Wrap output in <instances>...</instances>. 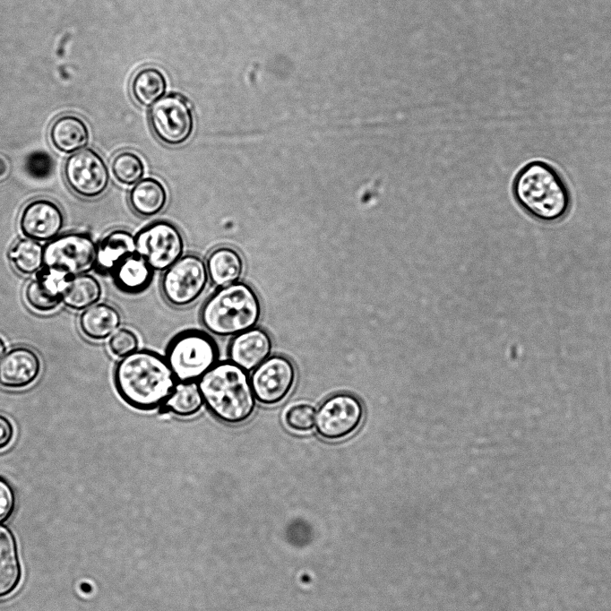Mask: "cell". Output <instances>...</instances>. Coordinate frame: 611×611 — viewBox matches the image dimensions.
<instances>
[{
    "mask_svg": "<svg viewBox=\"0 0 611 611\" xmlns=\"http://www.w3.org/2000/svg\"><path fill=\"white\" fill-rule=\"evenodd\" d=\"M113 379L119 397L141 411L159 409L177 383L165 357L150 349H136L123 357Z\"/></svg>",
    "mask_w": 611,
    "mask_h": 611,
    "instance_id": "obj_1",
    "label": "cell"
},
{
    "mask_svg": "<svg viewBox=\"0 0 611 611\" xmlns=\"http://www.w3.org/2000/svg\"><path fill=\"white\" fill-rule=\"evenodd\" d=\"M197 383L204 405L219 421L237 426L254 415L257 400L248 372L230 360L219 361Z\"/></svg>",
    "mask_w": 611,
    "mask_h": 611,
    "instance_id": "obj_2",
    "label": "cell"
},
{
    "mask_svg": "<svg viewBox=\"0 0 611 611\" xmlns=\"http://www.w3.org/2000/svg\"><path fill=\"white\" fill-rule=\"evenodd\" d=\"M512 193L528 214L543 222L560 220L571 205V195L561 176L552 166L540 160L526 164L517 173Z\"/></svg>",
    "mask_w": 611,
    "mask_h": 611,
    "instance_id": "obj_3",
    "label": "cell"
},
{
    "mask_svg": "<svg viewBox=\"0 0 611 611\" xmlns=\"http://www.w3.org/2000/svg\"><path fill=\"white\" fill-rule=\"evenodd\" d=\"M261 314L262 305L255 290L237 281L219 288L205 301L200 321L208 332L230 337L255 327Z\"/></svg>",
    "mask_w": 611,
    "mask_h": 611,
    "instance_id": "obj_4",
    "label": "cell"
},
{
    "mask_svg": "<svg viewBox=\"0 0 611 611\" xmlns=\"http://www.w3.org/2000/svg\"><path fill=\"white\" fill-rule=\"evenodd\" d=\"M164 357L178 382H197L219 362V349L208 332L185 330L169 340Z\"/></svg>",
    "mask_w": 611,
    "mask_h": 611,
    "instance_id": "obj_5",
    "label": "cell"
},
{
    "mask_svg": "<svg viewBox=\"0 0 611 611\" xmlns=\"http://www.w3.org/2000/svg\"><path fill=\"white\" fill-rule=\"evenodd\" d=\"M209 276L206 263L198 255L179 258L162 276L160 288L165 300L175 307L194 304L203 293Z\"/></svg>",
    "mask_w": 611,
    "mask_h": 611,
    "instance_id": "obj_6",
    "label": "cell"
},
{
    "mask_svg": "<svg viewBox=\"0 0 611 611\" xmlns=\"http://www.w3.org/2000/svg\"><path fill=\"white\" fill-rule=\"evenodd\" d=\"M97 245L84 233H67L44 246L43 267L73 278L90 271L96 263Z\"/></svg>",
    "mask_w": 611,
    "mask_h": 611,
    "instance_id": "obj_7",
    "label": "cell"
},
{
    "mask_svg": "<svg viewBox=\"0 0 611 611\" xmlns=\"http://www.w3.org/2000/svg\"><path fill=\"white\" fill-rule=\"evenodd\" d=\"M135 246L136 254L142 256L153 271H163L181 258L184 238L174 224L158 220L137 233Z\"/></svg>",
    "mask_w": 611,
    "mask_h": 611,
    "instance_id": "obj_8",
    "label": "cell"
},
{
    "mask_svg": "<svg viewBox=\"0 0 611 611\" xmlns=\"http://www.w3.org/2000/svg\"><path fill=\"white\" fill-rule=\"evenodd\" d=\"M149 123L156 138L168 146L185 143L194 131L192 109L186 99L176 93L154 103L150 110Z\"/></svg>",
    "mask_w": 611,
    "mask_h": 611,
    "instance_id": "obj_9",
    "label": "cell"
},
{
    "mask_svg": "<svg viewBox=\"0 0 611 611\" xmlns=\"http://www.w3.org/2000/svg\"><path fill=\"white\" fill-rule=\"evenodd\" d=\"M364 418L360 400L349 392L335 393L318 408L314 425L317 434L327 440H340L353 434Z\"/></svg>",
    "mask_w": 611,
    "mask_h": 611,
    "instance_id": "obj_10",
    "label": "cell"
},
{
    "mask_svg": "<svg viewBox=\"0 0 611 611\" xmlns=\"http://www.w3.org/2000/svg\"><path fill=\"white\" fill-rule=\"evenodd\" d=\"M64 177L74 194L89 199L101 195L109 183V172L104 159L91 149L81 150L66 159Z\"/></svg>",
    "mask_w": 611,
    "mask_h": 611,
    "instance_id": "obj_11",
    "label": "cell"
},
{
    "mask_svg": "<svg viewBox=\"0 0 611 611\" xmlns=\"http://www.w3.org/2000/svg\"><path fill=\"white\" fill-rule=\"evenodd\" d=\"M296 378L294 363L288 357L279 354L271 355L250 375L257 401L268 406L285 400L292 391Z\"/></svg>",
    "mask_w": 611,
    "mask_h": 611,
    "instance_id": "obj_12",
    "label": "cell"
},
{
    "mask_svg": "<svg viewBox=\"0 0 611 611\" xmlns=\"http://www.w3.org/2000/svg\"><path fill=\"white\" fill-rule=\"evenodd\" d=\"M64 222L61 208L55 202L44 198L28 202L19 219L22 235L38 242H49L56 237Z\"/></svg>",
    "mask_w": 611,
    "mask_h": 611,
    "instance_id": "obj_13",
    "label": "cell"
},
{
    "mask_svg": "<svg viewBox=\"0 0 611 611\" xmlns=\"http://www.w3.org/2000/svg\"><path fill=\"white\" fill-rule=\"evenodd\" d=\"M272 346L268 331L254 327L233 336L228 348V360L251 372L271 356Z\"/></svg>",
    "mask_w": 611,
    "mask_h": 611,
    "instance_id": "obj_14",
    "label": "cell"
},
{
    "mask_svg": "<svg viewBox=\"0 0 611 611\" xmlns=\"http://www.w3.org/2000/svg\"><path fill=\"white\" fill-rule=\"evenodd\" d=\"M40 371L41 361L33 349L15 347L0 360V386L6 389L27 387L37 380Z\"/></svg>",
    "mask_w": 611,
    "mask_h": 611,
    "instance_id": "obj_15",
    "label": "cell"
},
{
    "mask_svg": "<svg viewBox=\"0 0 611 611\" xmlns=\"http://www.w3.org/2000/svg\"><path fill=\"white\" fill-rule=\"evenodd\" d=\"M71 279L65 273L43 268L25 288L27 304L38 312L54 310L62 302L63 292Z\"/></svg>",
    "mask_w": 611,
    "mask_h": 611,
    "instance_id": "obj_16",
    "label": "cell"
},
{
    "mask_svg": "<svg viewBox=\"0 0 611 611\" xmlns=\"http://www.w3.org/2000/svg\"><path fill=\"white\" fill-rule=\"evenodd\" d=\"M51 144L64 153H74L89 142L90 132L86 123L78 116L65 114L51 124L48 132Z\"/></svg>",
    "mask_w": 611,
    "mask_h": 611,
    "instance_id": "obj_17",
    "label": "cell"
},
{
    "mask_svg": "<svg viewBox=\"0 0 611 611\" xmlns=\"http://www.w3.org/2000/svg\"><path fill=\"white\" fill-rule=\"evenodd\" d=\"M206 267L209 280L219 288L238 281L244 270V261L235 248L219 246L208 255Z\"/></svg>",
    "mask_w": 611,
    "mask_h": 611,
    "instance_id": "obj_18",
    "label": "cell"
},
{
    "mask_svg": "<svg viewBox=\"0 0 611 611\" xmlns=\"http://www.w3.org/2000/svg\"><path fill=\"white\" fill-rule=\"evenodd\" d=\"M120 323L119 311L107 303H99L88 307L79 319V326L83 335L94 340L109 337Z\"/></svg>",
    "mask_w": 611,
    "mask_h": 611,
    "instance_id": "obj_19",
    "label": "cell"
},
{
    "mask_svg": "<svg viewBox=\"0 0 611 611\" xmlns=\"http://www.w3.org/2000/svg\"><path fill=\"white\" fill-rule=\"evenodd\" d=\"M135 252V237L128 230L114 229L98 245L96 264L103 271H113L119 262Z\"/></svg>",
    "mask_w": 611,
    "mask_h": 611,
    "instance_id": "obj_20",
    "label": "cell"
},
{
    "mask_svg": "<svg viewBox=\"0 0 611 611\" xmlns=\"http://www.w3.org/2000/svg\"><path fill=\"white\" fill-rule=\"evenodd\" d=\"M113 271L114 281L117 288L124 293L132 295L144 291L151 284L153 277V270L137 254L123 260Z\"/></svg>",
    "mask_w": 611,
    "mask_h": 611,
    "instance_id": "obj_21",
    "label": "cell"
},
{
    "mask_svg": "<svg viewBox=\"0 0 611 611\" xmlns=\"http://www.w3.org/2000/svg\"><path fill=\"white\" fill-rule=\"evenodd\" d=\"M168 194L165 186L158 179L146 177L133 185L128 201L133 211L142 217L159 213L166 206Z\"/></svg>",
    "mask_w": 611,
    "mask_h": 611,
    "instance_id": "obj_22",
    "label": "cell"
},
{
    "mask_svg": "<svg viewBox=\"0 0 611 611\" xmlns=\"http://www.w3.org/2000/svg\"><path fill=\"white\" fill-rule=\"evenodd\" d=\"M21 581L17 546L12 532L0 526V598L13 593Z\"/></svg>",
    "mask_w": 611,
    "mask_h": 611,
    "instance_id": "obj_23",
    "label": "cell"
},
{
    "mask_svg": "<svg viewBox=\"0 0 611 611\" xmlns=\"http://www.w3.org/2000/svg\"><path fill=\"white\" fill-rule=\"evenodd\" d=\"M165 76L154 66L141 68L131 80V96L141 106L151 105L165 93Z\"/></svg>",
    "mask_w": 611,
    "mask_h": 611,
    "instance_id": "obj_24",
    "label": "cell"
},
{
    "mask_svg": "<svg viewBox=\"0 0 611 611\" xmlns=\"http://www.w3.org/2000/svg\"><path fill=\"white\" fill-rule=\"evenodd\" d=\"M204 405L197 382L177 383L173 392L159 408L162 414L187 417L196 415Z\"/></svg>",
    "mask_w": 611,
    "mask_h": 611,
    "instance_id": "obj_25",
    "label": "cell"
},
{
    "mask_svg": "<svg viewBox=\"0 0 611 611\" xmlns=\"http://www.w3.org/2000/svg\"><path fill=\"white\" fill-rule=\"evenodd\" d=\"M101 287L90 274L77 275L70 280L62 297V302L73 310H82L99 301Z\"/></svg>",
    "mask_w": 611,
    "mask_h": 611,
    "instance_id": "obj_26",
    "label": "cell"
},
{
    "mask_svg": "<svg viewBox=\"0 0 611 611\" xmlns=\"http://www.w3.org/2000/svg\"><path fill=\"white\" fill-rule=\"evenodd\" d=\"M44 246L36 240L22 238L9 250L8 257L14 269L22 274H33L43 267Z\"/></svg>",
    "mask_w": 611,
    "mask_h": 611,
    "instance_id": "obj_27",
    "label": "cell"
},
{
    "mask_svg": "<svg viewBox=\"0 0 611 611\" xmlns=\"http://www.w3.org/2000/svg\"><path fill=\"white\" fill-rule=\"evenodd\" d=\"M115 178L121 184L131 185L140 181L144 173V165L134 152L125 151L116 154L111 164Z\"/></svg>",
    "mask_w": 611,
    "mask_h": 611,
    "instance_id": "obj_28",
    "label": "cell"
},
{
    "mask_svg": "<svg viewBox=\"0 0 611 611\" xmlns=\"http://www.w3.org/2000/svg\"><path fill=\"white\" fill-rule=\"evenodd\" d=\"M315 420L314 409L306 403L295 404L284 415L287 426L296 432H307L313 428Z\"/></svg>",
    "mask_w": 611,
    "mask_h": 611,
    "instance_id": "obj_29",
    "label": "cell"
},
{
    "mask_svg": "<svg viewBox=\"0 0 611 611\" xmlns=\"http://www.w3.org/2000/svg\"><path fill=\"white\" fill-rule=\"evenodd\" d=\"M26 172L35 179H46L52 175L55 169L53 157L45 151L30 152L24 162Z\"/></svg>",
    "mask_w": 611,
    "mask_h": 611,
    "instance_id": "obj_30",
    "label": "cell"
},
{
    "mask_svg": "<svg viewBox=\"0 0 611 611\" xmlns=\"http://www.w3.org/2000/svg\"><path fill=\"white\" fill-rule=\"evenodd\" d=\"M139 344L137 335L129 329L122 328L115 332L108 340L111 353L116 357H125L137 349Z\"/></svg>",
    "mask_w": 611,
    "mask_h": 611,
    "instance_id": "obj_31",
    "label": "cell"
},
{
    "mask_svg": "<svg viewBox=\"0 0 611 611\" xmlns=\"http://www.w3.org/2000/svg\"><path fill=\"white\" fill-rule=\"evenodd\" d=\"M15 496L11 485L0 476V522L6 521L14 510Z\"/></svg>",
    "mask_w": 611,
    "mask_h": 611,
    "instance_id": "obj_32",
    "label": "cell"
},
{
    "mask_svg": "<svg viewBox=\"0 0 611 611\" xmlns=\"http://www.w3.org/2000/svg\"><path fill=\"white\" fill-rule=\"evenodd\" d=\"M14 427L11 420L0 414V451L6 448L13 441Z\"/></svg>",
    "mask_w": 611,
    "mask_h": 611,
    "instance_id": "obj_33",
    "label": "cell"
},
{
    "mask_svg": "<svg viewBox=\"0 0 611 611\" xmlns=\"http://www.w3.org/2000/svg\"><path fill=\"white\" fill-rule=\"evenodd\" d=\"M10 162L8 159L0 154V182L5 180L10 174Z\"/></svg>",
    "mask_w": 611,
    "mask_h": 611,
    "instance_id": "obj_34",
    "label": "cell"
},
{
    "mask_svg": "<svg viewBox=\"0 0 611 611\" xmlns=\"http://www.w3.org/2000/svg\"><path fill=\"white\" fill-rule=\"evenodd\" d=\"M6 347L4 340L0 337V360L2 359V357L4 355Z\"/></svg>",
    "mask_w": 611,
    "mask_h": 611,
    "instance_id": "obj_35",
    "label": "cell"
}]
</instances>
